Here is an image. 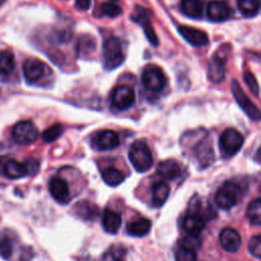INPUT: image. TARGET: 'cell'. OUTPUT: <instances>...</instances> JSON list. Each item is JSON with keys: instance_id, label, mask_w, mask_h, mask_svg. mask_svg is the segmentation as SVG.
Returning a JSON list of instances; mask_svg holds the SVG:
<instances>
[{"instance_id": "e575fe53", "label": "cell", "mask_w": 261, "mask_h": 261, "mask_svg": "<svg viewBox=\"0 0 261 261\" xmlns=\"http://www.w3.org/2000/svg\"><path fill=\"white\" fill-rule=\"evenodd\" d=\"M244 81L246 82L249 90L251 91V93L254 94V96L258 97L259 96V85L257 83V80L255 77L254 74H252L251 72L247 71L244 73Z\"/></svg>"}, {"instance_id": "e0dca14e", "label": "cell", "mask_w": 261, "mask_h": 261, "mask_svg": "<svg viewBox=\"0 0 261 261\" xmlns=\"http://www.w3.org/2000/svg\"><path fill=\"white\" fill-rule=\"evenodd\" d=\"M178 32L182 38L193 46H204L208 43L207 34L201 30L187 25H180L178 28Z\"/></svg>"}, {"instance_id": "ac0fdd59", "label": "cell", "mask_w": 261, "mask_h": 261, "mask_svg": "<svg viewBox=\"0 0 261 261\" xmlns=\"http://www.w3.org/2000/svg\"><path fill=\"white\" fill-rule=\"evenodd\" d=\"M230 8L223 1H212L207 6V16L212 21H223L229 17Z\"/></svg>"}, {"instance_id": "8fae6325", "label": "cell", "mask_w": 261, "mask_h": 261, "mask_svg": "<svg viewBox=\"0 0 261 261\" xmlns=\"http://www.w3.org/2000/svg\"><path fill=\"white\" fill-rule=\"evenodd\" d=\"M226 57L220 50L214 54L208 65V79L213 83H220L224 79Z\"/></svg>"}, {"instance_id": "9c48e42d", "label": "cell", "mask_w": 261, "mask_h": 261, "mask_svg": "<svg viewBox=\"0 0 261 261\" xmlns=\"http://www.w3.org/2000/svg\"><path fill=\"white\" fill-rule=\"evenodd\" d=\"M94 146L101 151H108L119 145V137L112 129H103L98 132L93 139Z\"/></svg>"}, {"instance_id": "f35d334b", "label": "cell", "mask_w": 261, "mask_h": 261, "mask_svg": "<svg viewBox=\"0 0 261 261\" xmlns=\"http://www.w3.org/2000/svg\"><path fill=\"white\" fill-rule=\"evenodd\" d=\"M4 1H5V0H0V6H1V5L4 3Z\"/></svg>"}, {"instance_id": "d590c367", "label": "cell", "mask_w": 261, "mask_h": 261, "mask_svg": "<svg viewBox=\"0 0 261 261\" xmlns=\"http://www.w3.org/2000/svg\"><path fill=\"white\" fill-rule=\"evenodd\" d=\"M12 253V246L10 241L7 238H3L0 240V255L7 259L11 256Z\"/></svg>"}, {"instance_id": "4dcf8cb0", "label": "cell", "mask_w": 261, "mask_h": 261, "mask_svg": "<svg viewBox=\"0 0 261 261\" xmlns=\"http://www.w3.org/2000/svg\"><path fill=\"white\" fill-rule=\"evenodd\" d=\"M76 211L79 215H81L83 212L86 211L87 213L85 215V219H93L97 215V207L87 201L80 202L76 205Z\"/></svg>"}, {"instance_id": "484cf974", "label": "cell", "mask_w": 261, "mask_h": 261, "mask_svg": "<svg viewBox=\"0 0 261 261\" xmlns=\"http://www.w3.org/2000/svg\"><path fill=\"white\" fill-rule=\"evenodd\" d=\"M247 217L251 224L260 225L261 223V199L256 198L247 207Z\"/></svg>"}, {"instance_id": "7a4b0ae2", "label": "cell", "mask_w": 261, "mask_h": 261, "mask_svg": "<svg viewBox=\"0 0 261 261\" xmlns=\"http://www.w3.org/2000/svg\"><path fill=\"white\" fill-rule=\"evenodd\" d=\"M103 58L104 65L109 70L118 67L122 63L124 55L121 42L117 38L111 37L105 40L103 43Z\"/></svg>"}, {"instance_id": "44dd1931", "label": "cell", "mask_w": 261, "mask_h": 261, "mask_svg": "<svg viewBox=\"0 0 261 261\" xmlns=\"http://www.w3.org/2000/svg\"><path fill=\"white\" fill-rule=\"evenodd\" d=\"M170 193V187L164 181L156 182L152 188V202L157 208L163 206Z\"/></svg>"}, {"instance_id": "8d00e7d4", "label": "cell", "mask_w": 261, "mask_h": 261, "mask_svg": "<svg viewBox=\"0 0 261 261\" xmlns=\"http://www.w3.org/2000/svg\"><path fill=\"white\" fill-rule=\"evenodd\" d=\"M125 256V250L121 247H113L110 250V257L114 261H122V259Z\"/></svg>"}, {"instance_id": "1f68e13d", "label": "cell", "mask_w": 261, "mask_h": 261, "mask_svg": "<svg viewBox=\"0 0 261 261\" xmlns=\"http://www.w3.org/2000/svg\"><path fill=\"white\" fill-rule=\"evenodd\" d=\"M175 260L176 261H197L196 251L179 247V249L175 253Z\"/></svg>"}, {"instance_id": "6da1fadb", "label": "cell", "mask_w": 261, "mask_h": 261, "mask_svg": "<svg viewBox=\"0 0 261 261\" xmlns=\"http://www.w3.org/2000/svg\"><path fill=\"white\" fill-rule=\"evenodd\" d=\"M128 158L138 172H145L150 169L153 164L152 152L145 141H135L129 148Z\"/></svg>"}, {"instance_id": "836d02e7", "label": "cell", "mask_w": 261, "mask_h": 261, "mask_svg": "<svg viewBox=\"0 0 261 261\" xmlns=\"http://www.w3.org/2000/svg\"><path fill=\"white\" fill-rule=\"evenodd\" d=\"M249 252L255 256L256 258H260L261 256V237L259 234L254 236L250 239L248 243Z\"/></svg>"}, {"instance_id": "277c9868", "label": "cell", "mask_w": 261, "mask_h": 261, "mask_svg": "<svg viewBox=\"0 0 261 261\" xmlns=\"http://www.w3.org/2000/svg\"><path fill=\"white\" fill-rule=\"evenodd\" d=\"M244 143L243 135L236 128L225 129L219 139V147L225 156H233L242 148Z\"/></svg>"}, {"instance_id": "f546056e", "label": "cell", "mask_w": 261, "mask_h": 261, "mask_svg": "<svg viewBox=\"0 0 261 261\" xmlns=\"http://www.w3.org/2000/svg\"><path fill=\"white\" fill-rule=\"evenodd\" d=\"M201 244L202 242L199 234H195V233H188L187 236L181 238V240L179 241V247L187 248L194 251L199 249L201 247Z\"/></svg>"}, {"instance_id": "d6a6232c", "label": "cell", "mask_w": 261, "mask_h": 261, "mask_svg": "<svg viewBox=\"0 0 261 261\" xmlns=\"http://www.w3.org/2000/svg\"><path fill=\"white\" fill-rule=\"evenodd\" d=\"M101 11L104 15L109 17H116L118 16L122 10L121 8L116 5L114 2H105L101 5Z\"/></svg>"}, {"instance_id": "7402d4cb", "label": "cell", "mask_w": 261, "mask_h": 261, "mask_svg": "<svg viewBox=\"0 0 261 261\" xmlns=\"http://www.w3.org/2000/svg\"><path fill=\"white\" fill-rule=\"evenodd\" d=\"M182 227L188 233L199 234L205 228L204 218L197 214L190 213L184 218Z\"/></svg>"}, {"instance_id": "9a60e30c", "label": "cell", "mask_w": 261, "mask_h": 261, "mask_svg": "<svg viewBox=\"0 0 261 261\" xmlns=\"http://www.w3.org/2000/svg\"><path fill=\"white\" fill-rule=\"evenodd\" d=\"M1 171L3 175L11 179L21 178L29 173L25 163L15 159H5L1 165Z\"/></svg>"}, {"instance_id": "30bf717a", "label": "cell", "mask_w": 261, "mask_h": 261, "mask_svg": "<svg viewBox=\"0 0 261 261\" xmlns=\"http://www.w3.org/2000/svg\"><path fill=\"white\" fill-rule=\"evenodd\" d=\"M219 244L223 250L229 253H234L241 247V236L234 228L224 227L219 233Z\"/></svg>"}, {"instance_id": "ba28073f", "label": "cell", "mask_w": 261, "mask_h": 261, "mask_svg": "<svg viewBox=\"0 0 261 261\" xmlns=\"http://www.w3.org/2000/svg\"><path fill=\"white\" fill-rule=\"evenodd\" d=\"M136 99L133 88L126 85H119L114 88L111 95V102L113 106L119 110H125L129 108Z\"/></svg>"}, {"instance_id": "52a82bcc", "label": "cell", "mask_w": 261, "mask_h": 261, "mask_svg": "<svg viewBox=\"0 0 261 261\" xmlns=\"http://www.w3.org/2000/svg\"><path fill=\"white\" fill-rule=\"evenodd\" d=\"M144 87L152 92H160L166 85V79L162 69L158 66L147 67L142 74Z\"/></svg>"}, {"instance_id": "8992f818", "label": "cell", "mask_w": 261, "mask_h": 261, "mask_svg": "<svg viewBox=\"0 0 261 261\" xmlns=\"http://www.w3.org/2000/svg\"><path fill=\"white\" fill-rule=\"evenodd\" d=\"M39 136L35 124L29 120H22L14 124L12 128V137L17 144L27 145L34 143Z\"/></svg>"}, {"instance_id": "4fadbf2b", "label": "cell", "mask_w": 261, "mask_h": 261, "mask_svg": "<svg viewBox=\"0 0 261 261\" xmlns=\"http://www.w3.org/2000/svg\"><path fill=\"white\" fill-rule=\"evenodd\" d=\"M22 71L28 83H35L43 76L45 64L38 58H29L23 62Z\"/></svg>"}, {"instance_id": "ab89813d", "label": "cell", "mask_w": 261, "mask_h": 261, "mask_svg": "<svg viewBox=\"0 0 261 261\" xmlns=\"http://www.w3.org/2000/svg\"><path fill=\"white\" fill-rule=\"evenodd\" d=\"M112 1H117V0H112Z\"/></svg>"}, {"instance_id": "cb8c5ba5", "label": "cell", "mask_w": 261, "mask_h": 261, "mask_svg": "<svg viewBox=\"0 0 261 261\" xmlns=\"http://www.w3.org/2000/svg\"><path fill=\"white\" fill-rule=\"evenodd\" d=\"M180 10L190 17H200L203 13V3L200 0H181Z\"/></svg>"}, {"instance_id": "4316f807", "label": "cell", "mask_w": 261, "mask_h": 261, "mask_svg": "<svg viewBox=\"0 0 261 261\" xmlns=\"http://www.w3.org/2000/svg\"><path fill=\"white\" fill-rule=\"evenodd\" d=\"M238 6L241 13L244 16H255L259 12L260 1L259 0H238Z\"/></svg>"}, {"instance_id": "5b68a950", "label": "cell", "mask_w": 261, "mask_h": 261, "mask_svg": "<svg viewBox=\"0 0 261 261\" xmlns=\"http://www.w3.org/2000/svg\"><path fill=\"white\" fill-rule=\"evenodd\" d=\"M231 92H232V95H233L236 101L238 102L240 107L246 112V114L252 120L258 121L261 116L259 108L244 93L242 87L236 80H232V82H231Z\"/></svg>"}, {"instance_id": "74e56055", "label": "cell", "mask_w": 261, "mask_h": 261, "mask_svg": "<svg viewBox=\"0 0 261 261\" xmlns=\"http://www.w3.org/2000/svg\"><path fill=\"white\" fill-rule=\"evenodd\" d=\"M91 6V0H76L75 7L81 10H87Z\"/></svg>"}, {"instance_id": "5bb4252c", "label": "cell", "mask_w": 261, "mask_h": 261, "mask_svg": "<svg viewBox=\"0 0 261 261\" xmlns=\"http://www.w3.org/2000/svg\"><path fill=\"white\" fill-rule=\"evenodd\" d=\"M49 191L51 196L59 203L65 204L69 201L70 194L67 182L58 176L52 177L49 181Z\"/></svg>"}, {"instance_id": "f1b7e54d", "label": "cell", "mask_w": 261, "mask_h": 261, "mask_svg": "<svg viewBox=\"0 0 261 261\" xmlns=\"http://www.w3.org/2000/svg\"><path fill=\"white\" fill-rule=\"evenodd\" d=\"M63 133V126L60 123H55L46 128L42 134V139L47 143H52L57 140Z\"/></svg>"}, {"instance_id": "d4e9b609", "label": "cell", "mask_w": 261, "mask_h": 261, "mask_svg": "<svg viewBox=\"0 0 261 261\" xmlns=\"http://www.w3.org/2000/svg\"><path fill=\"white\" fill-rule=\"evenodd\" d=\"M102 178L108 186L115 187L124 180V174L115 167H107L102 171Z\"/></svg>"}, {"instance_id": "603a6c76", "label": "cell", "mask_w": 261, "mask_h": 261, "mask_svg": "<svg viewBox=\"0 0 261 261\" xmlns=\"http://www.w3.org/2000/svg\"><path fill=\"white\" fill-rule=\"evenodd\" d=\"M150 228H151L150 219L144 218V217L130 221L126 225L127 233L134 237H144L149 232Z\"/></svg>"}, {"instance_id": "ffe728a7", "label": "cell", "mask_w": 261, "mask_h": 261, "mask_svg": "<svg viewBox=\"0 0 261 261\" xmlns=\"http://www.w3.org/2000/svg\"><path fill=\"white\" fill-rule=\"evenodd\" d=\"M102 225L107 232L116 233L121 225V217L117 212L106 209L102 216Z\"/></svg>"}, {"instance_id": "3957f363", "label": "cell", "mask_w": 261, "mask_h": 261, "mask_svg": "<svg viewBox=\"0 0 261 261\" xmlns=\"http://www.w3.org/2000/svg\"><path fill=\"white\" fill-rule=\"evenodd\" d=\"M242 191L237 184L227 181L223 184L215 194V203L216 205L223 209L227 210L232 208L240 200Z\"/></svg>"}, {"instance_id": "7c38bea8", "label": "cell", "mask_w": 261, "mask_h": 261, "mask_svg": "<svg viewBox=\"0 0 261 261\" xmlns=\"http://www.w3.org/2000/svg\"><path fill=\"white\" fill-rule=\"evenodd\" d=\"M148 10H146L143 7H137L136 8V13L133 15V19L135 21H137L139 24L142 25L144 33L146 35V37L148 38V40L151 42L152 45L157 46L158 45V38L156 36V33L154 31V29L152 28L151 21H150V17L148 15Z\"/></svg>"}, {"instance_id": "83f0119b", "label": "cell", "mask_w": 261, "mask_h": 261, "mask_svg": "<svg viewBox=\"0 0 261 261\" xmlns=\"http://www.w3.org/2000/svg\"><path fill=\"white\" fill-rule=\"evenodd\" d=\"M14 56L8 50L0 51V73L8 74L14 69Z\"/></svg>"}, {"instance_id": "2e32d148", "label": "cell", "mask_w": 261, "mask_h": 261, "mask_svg": "<svg viewBox=\"0 0 261 261\" xmlns=\"http://www.w3.org/2000/svg\"><path fill=\"white\" fill-rule=\"evenodd\" d=\"M194 153L199 165L203 168L208 167L213 162V159H214L213 148L211 144L206 140H202L197 144V146L195 147Z\"/></svg>"}, {"instance_id": "d6986e66", "label": "cell", "mask_w": 261, "mask_h": 261, "mask_svg": "<svg viewBox=\"0 0 261 261\" xmlns=\"http://www.w3.org/2000/svg\"><path fill=\"white\" fill-rule=\"evenodd\" d=\"M157 173L166 179H173L180 173L179 164L173 159L161 161L157 166Z\"/></svg>"}]
</instances>
